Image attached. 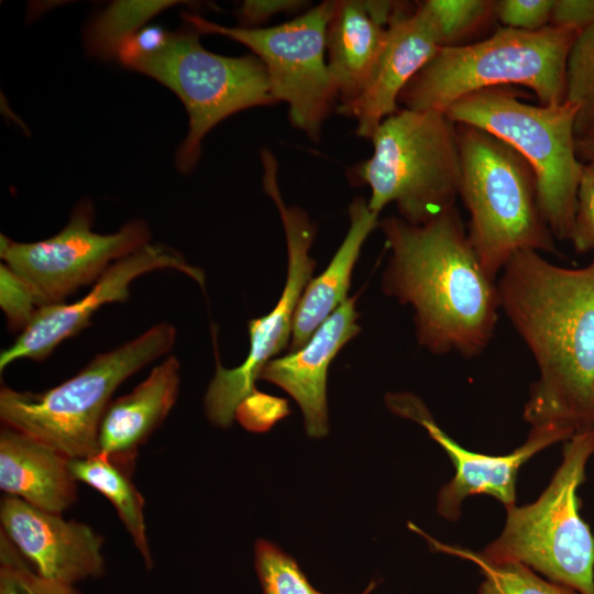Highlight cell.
<instances>
[{"instance_id": "ffe728a7", "label": "cell", "mask_w": 594, "mask_h": 594, "mask_svg": "<svg viewBox=\"0 0 594 594\" xmlns=\"http://www.w3.org/2000/svg\"><path fill=\"white\" fill-rule=\"evenodd\" d=\"M387 28L365 1L337 0L326 35L327 65L339 111L346 114L364 92L384 50Z\"/></svg>"}, {"instance_id": "d4e9b609", "label": "cell", "mask_w": 594, "mask_h": 594, "mask_svg": "<svg viewBox=\"0 0 594 594\" xmlns=\"http://www.w3.org/2000/svg\"><path fill=\"white\" fill-rule=\"evenodd\" d=\"M565 101L578 107L575 138L594 127V25L578 33L565 65Z\"/></svg>"}, {"instance_id": "836d02e7", "label": "cell", "mask_w": 594, "mask_h": 594, "mask_svg": "<svg viewBox=\"0 0 594 594\" xmlns=\"http://www.w3.org/2000/svg\"><path fill=\"white\" fill-rule=\"evenodd\" d=\"M550 25L576 33L594 25V0H554Z\"/></svg>"}, {"instance_id": "4316f807", "label": "cell", "mask_w": 594, "mask_h": 594, "mask_svg": "<svg viewBox=\"0 0 594 594\" xmlns=\"http://www.w3.org/2000/svg\"><path fill=\"white\" fill-rule=\"evenodd\" d=\"M254 566L263 594H324L310 584L292 556L268 540L256 541ZM373 586L362 594H369Z\"/></svg>"}, {"instance_id": "5b68a950", "label": "cell", "mask_w": 594, "mask_h": 594, "mask_svg": "<svg viewBox=\"0 0 594 594\" xmlns=\"http://www.w3.org/2000/svg\"><path fill=\"white\" fill-rule=\"evenodd\" d=\"M176 329L158 322L136 338L97 354L76 375L45 392L0 389V419L69 459L99 453V430L116 389L165 355Z\"/></svg>"}, {"instance_id": "484cf974", "label": "cell", "mask_w": 594, "mask_h": 594, "mask_svg": "<svg viewBox=\"0 0 594 594\" xmlns=\"http://www.w3.org/2000/svg\"><path fill=\"white\" fill-rule=\"evenodd\" d=\"M421 2L436 22L441 47L471 44V40L495 19L494 0H426Z\"/></svg>"}, {"instance_id": "3957f363", "label": "cell", "mask_w": 594, "mask_h": 594, "mask_svg": "<svg viewBox=\"0 0 594 594\" xmlns=\"http://www.w3.org/2000/svg\"><path fill=\"white\" fill-rule=\"evenodd\" d=\"M576 32L499 28L490 37L441 47L402 90L398 105L446 112L459 99L493 87L524 86L540 105L565 100V65Z\"/></svg>"}, {"instance_id": "44dd1931", "label": "cell", "mask_w": 594, "mask_h": 594, "mask_svg": "<svg viewBox=\"0 0 594 594\" xmlns=\"http://www.w3.org/2000/svg\"><path fill=\"white\" fill-rule=\"evenodd\" d=\"M378 212L370 209L362 197L349 206V231L329 263L317 277L311 278L296 307L289 352L300 350L315 331L348 299L351 274L369 234L380 224Z\"/></svg>"}, {"instance_id": "7402d4cb", "label": "cell", "mask_w": 594, "mask_h": 594, "mask_svg": "<svg viewBox=\"0 0 594 594\" xmlns=\"http://www.w3.org/2000/svg\"><path fill=\"white\" fill-rule=\"evenodd\" d=\"M70 470L78 482L95 488L113 505L134 546L150 569L153 560L144 517V498L131 480L133 471L118 465L106 455L72 459Z\"/></svg>"}, {"instance_id": "ba28073f", "label": "cell", "mask_w": 594, "mask_h": 594, "mask_svg": "<svg viewBox=\"0 0 594 594\" xmlns=\"http://www.w3.org/2000/svg\"><path fill=\"white\" fill-rule=\"evenodd\" d=\"M594 454V430L566 440L562 462L531 504L507 508L503 531L480 554L521 562L580 594H594V535L580 514L578 495Z\"/></svg>"}, {"instance_id": "277c9868", "label": "cell", "mask_w": 594, "mask_h": 594, "mask_svg": "<svg viewBox=\"0 0 594 594\" xmlns=\"http://www.w3.org/2000/svg\"><path fill=\"white\" fill-rule=\"evenodd\" d=\"M461 157L459 197L469 211L468 237L495 279L519 251L557 253L538 207L537 180L512 146L476 127L455 123Z\"/></svg>"}, {"instance_id": "7c38bea8", "label": "cell", "mask_w": 594, "mask_h": 594, "mask_svg": "<svg viewBox=\"0 0 594 594\" xmlns=\"http://www.w3.org/2000/svg\"><path fill=\"white\" fill-rule=\"evenodd\" d=\"M94 207L82 199L67 224L36 242H16L1 234L0 256L31 289L38 307L63 304L80 287L94 284L118 260L150 243L143 220H133L113 233L92 230Z\"/></svg>"}, {"instance_id": "e0dca14e", "label": "cell", "mask_w": 594, "mask_h": 594, "mask_svg": "<svg viewBox=\"0 0 594 594\" xmlns=\"http://www.w3.org/2000/svg\"><path fill=\"white\" fill-rule=\"evenodd\" d=\"M356 296L342 302L315 331L300 350L270 360L258 380L271 382L288 393L299 405L305 430L311 438L327 436V371L341 348L355 337L361 328L356 323Z\"/></svg>"}, {"instance_id": "5bb4252c", "label": "cell", "mask_w": 594, "mask_h": 594, "mask_svg": "<svg viewBox=\"0 0 594 594\" xmlns=\"http://www.w3.org/2000/svg\"><path fill=\"white\" fill-rule=\"evenodd\" d=\"M392 411L420 424L452 461L455 473L438 494L437 509L446 519L460 517L462 502L471 495H490L505 508L515 506L516 480L519 469L530 458L559 441L564 435L530 430L528 439L506 455H487L470 451L450 438L435 421L424 403L413 394H388Z\"/></svg>"}, {"instance_id": "6da1fadb", "label": "cell", "mask_w": 594, "mask_h": 594, "mask_svg": "<svg viewBox=\"0 0 594 594\" xmlns=\"http://www.w3.org/2000/svg\"><path fill=\"white\" fill-rule=\"evenodd\" d=\"M501 309L539 370L524 408L531 430L566 438L594 430V260L566 268L514 254L497 283Z\"/></svg>"}, {"instance_id": "1f68e13d", "label": "cell", "mask_w": 594, "mask_h": 594, "mask_svg": "<svg viewBox=\"0 0 594 594\" xmlns=\"http://www.w3.org/2000/svg\"><path fill=\"white\" fill-rule=\"evenodd\" d=\"M286 414L285 400L255 392L239 406L235 419L248 430L265 431Z\"/></svg>"}, {"instance_id": "e575fe53", "label": "cell", "mask_w": 594, "mask_h": 594, "mask_svg": "<svg viewBox=\"0 0 594 594\" xmlns=\"http://www.w3.org/2000/svg\"><path fill=\"white\" fill-rule=\"evenodd\" d=\"M168 33L156 25L142 28L122 43L117 57L128 67L134 61L160 51L165 45Z\"/></svg>"}, {"instance_id": "d6986e66", "label": "cell", "mask_w": 594, "mask_h": 594, "mask_svg": "<svg viewBox=\"0 0 594 594\" xmlns=\"http://www.w3.org/2000/svg\"><path fill=\"white\" fill-rule=\"evenodd\" d=\"M70 460L8 426L0 431V488L40 509L62 514L77 501Z\"/></svg>"}, {"instance_id": "9a60e30c", "label": "cell", "mask_w": 594, "mask_h": 594, "mask_svg": "<svg viewBox=\"0 0 594 594\" xmlns=\"http://www.w3.org/2000/svg\"><path fill=\"white\" fill-rule=\"evenodd\" d=\"M0 521L1 532L43 578L74 585L102 575L103 538L89 525L9 495L1 499Z\"/></svg>"}, {"instance_id": "2e32d148", "label": "cell", "mask_w": 594, "mask_h": 594, "mask_svg": "<svg viewBox=\"0 0 594 594\" xmlns=\"http://www.w3.org/2000/svg\"><path fill=\"white\" fill-rule=\"evenodd\" d=\"M440 48L436 22L422 2H400L372 77L346 113L358 122V136L371 139L381 122L400 109L402 90Z\"/></svg>"}, {"instance_id": "8992f818", "label": "cell", "mask_w": 594, "mask_h": 594, "mask_svg": "<svg viewBox=\"0 0 594 594\" xmlns=\"http://www.w3.org/2000/svg\"><path fill=\"white\" fill-rule=\"evenodd\" d=\"M373 154L351 172L371 188V210L395 202L400 218L424 224L455 206L461 157L455 123L446 112L400 108L372 138Z\"/></svg>"}, {"instance_id": "9c48e42d", "label": "cell", "mask_w": 594, "mask_h": 594, "mask_svg": "<svg viewBox=\"0 0 594 594\" xmlns=\"http://www.w3.org/2000/svg\"><path fill=\"white\" fill-rule=\"evenodd\" d=\"M200 33L186 22L169 32L165 45L128 67L154 78L183 101L188 133L175 163L190 173L201 155V142L219 122L239 111L276 102L267 70L255 55L223 56L206 50Z\"/></svg>"}, {"instance_id": "f1b7e54d", "label": "cell", "mask_w": 594, "mask_h": 594, "mask_svg": "<svg viewBox=\"0 0 594 594\" xmlns=\"http://www.w3.org/2000/svg\"><path fill=\"white\" fill-rule=\"evenodd\" d=\"M0 306L8 328L20 333L40 308L28 285L2 262L0 265Z\"/></svg>"}, {"instance_id": "30bf717a", "label": "cell", "mask_w": 594, "mask_h": 594, "mask_svg": "<svg viewBox=\"0 0 594 594\" xmlns=\"http://www.w3.org/2000/svg\"><path fill=\"white\" fill-rule=\"evenodd\" d=\"M337 0H327L271 28L224 26L183 14L200 34L227 36L248 46L264 64L273 96L288 105L292 125L317 141L337 100L326 61V35Z\"/></svg>"}, {"instance_id": "7a4b0ae2", "label": "cell", "mask_w": 594, "mask_h": 594, "mask_svg": "<svg viewBox=\"0 0 594 594\" xmlns=\"http://www.w3.org/2000/svg\"><path fill=\"white\" fill-rule=\"evenodd\" d=\"M378 226L392 252L383 290L414 308L419 344L435 354L482 353L494 334L499 295L458 208L424 224L387 217Z\"/></svg>"}, {"instance_id": "52a82bcc", "label": "cell", "mask_w": 594, "mask_h": 594, "mask_svg": "<svg viewBox=\"0 0 594 594\" xmlns=\"http://www.w3.org/2000/svg\"><path fill=\"white\" fill-rule=\"evenodd\" d=\"M446 113L454 123L495 135L529 163L542 218L554 238L572 242L583 166L575 148L578 107L565 100L530 105L512 86H502L470 94Z\"/></svg>"}, {"instance_id": "603a6c76", "label": "cell", "mask_w": 594, "mask_h": 594, "mask_svg": "<svg viewBox=\"0 0 594 594\" xmlns=\"http://www.w3.org/2000/svg\"><path fill=\"white\" fill-rule=\"evenodd\" d=\"M409 527L422 535L436 550L475 563L483 575L479 594H580L569 586L542 579L535 570L521 562H491L485 560L480 552L440 543L413 524H409Z\"/></svg>"}, {"instance_id": "4dcf8cb0", "label": "cell", "mask_w": 594, "mask_h": 594, "mask_svg": "<svg viewBox=\"0 0 594 594\" xmlns=\"http://www.w3.org/2000/svg\"><path fill=\"white\" fill-rule=\"evenodd\" d=\"M572 243L579 253H594V164L583 163L576 195Z\"/></svg>"}, {"instance_id": "d6a6232c", "label": "cell", "mask_w": 594, "mask_h": 594, "mask_svg": "<svg viewBox=\"0 0 594 594\" xmlns=\"http://www.w3.org/2000/svg\"><path fill=\"white\" fill-rule=\"evenodd\" d=\"M306 3L300 0H246L237 10V15L241 28L258 29L274 15L299 11Z\"/></svg>"}, {"instance_id": "d590c367", "label": "cell", "mask_w": 594, "mask_h": 594, "mask_svg": "<svg viewBox=\"0 0 594 594\" xmlns=\"http://www.w3.org/2000/svg\"><path fill=\"white\" fill-rule=\"evenodd\" d=\"M575 148L579 160L594 164V127L575 138Z\"/></svg>"}, {"instance_id": "83f0119b", "label": "cell", "mask_w": 594, "mask_h": 594, "mask_svg": "<svg viewBox=\"0 0 594 594\" xmlns=\"http://www.w3.org/2000/svg\"><path fill=\"white\" fill-rule=\"evenodd\" d=\"M0 594H78L73 585L43 578L0 532Z\"/></svg>"}, {"instance_id": "8fae6325", "label": "cell", "mask_w": 594, "mask_h": 594, "mask_svg": "<svg viewBox=\"0 0 594 594\" xmlns=\"http://www.w3.org/2000/svg\"><path fill=\"white\" fill-rule=\"evenodd\" d=\"M261 160L263 187L276 205L285 232L287 278L275 308L266 316L249 321L250 351L244 362L238 367L226 369L216 355V373L205 394L204 407L208 420L220 428L231 426L239 406L257 392L255 381L264 365L288 345L296 307L316 266L309 255L316 226L302 209L284 202L277 182L278 163L273 153L263 150Z\"/></svg>"}, {"instance_id": "cb8c5ba5", "label": "cell", "mask_w": 594, "mask_h": 594, "mask_svg": "<svg viewBox=\"0 0 594 594\" xmlns=\"http://www.w3.org/2000/svg\"><path fill=\"white\" fill-rule=\"evenodd\" d=\"M179 1H114L100 12L85 33L87 51L100 58L117 57L123 42L142 29L146 21Z\"/></svg>"}, {"instance_id": "f546056e", "label": "cell", "mask_w": 594, "mask_h": 594, "mask_svg": "<svg viewBox=\"0 0 594 594\" xmlns=\"http://www.w3.org/2000/svg\"><path fill=\"white\" fill-rule=\"evenodd\" d=\"M554 0H497L495 19L503 28L536 32L550 25Z\"/></svg>"}, {"instance_id": "4fadbf2b", "label": "cell", "mask_w": 594, "mask_h": 594, "mask_svg": "<svg viewBox=\"0 0 594 594\" xmlns=\"http://www.w3.org/2000/svg\"><path fill=\"white\" fill-rule=\"evenodd\" d=\"M164 270L180 272L205 286L204 272L180 252L162 243H148L114 262L84 297L70 304L40 307L15 341L1 352L0 371L18 360H45L63 341L84 330L102 306L127 301L138 277Z\"/></svg>"}, {"instance_id": "ac0fdd59", "label": "cell", "mask_w": 594, "mask_h": 594, "mask_svg": "<svg viewBox=\"0 0 594 594\" xmlns=\"http://www.w3.org/2000/svg\"><path fill=\"white\" fill-rule=\"evenodd\" d=\"M180 387V364L167 356L132 392L112 400L99 430V453L133 471L139 448L173 409Z\"/></svg>"}]
</instances>
